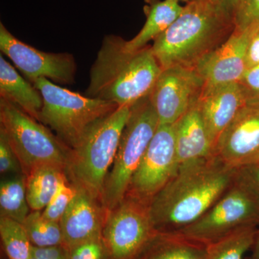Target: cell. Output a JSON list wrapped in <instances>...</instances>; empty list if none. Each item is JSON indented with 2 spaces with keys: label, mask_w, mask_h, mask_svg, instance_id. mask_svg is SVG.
<instances>
[{
  "label": "cell",
  "mask_w": 259,
  "mask_h": 259,
  "mask_svg": "<svg viewBox=\"0 0 259 259\" xmlns=\"http://www.w3.org/2000/svg\"><path fill=\"white\" fill-rule=\"evenodd\" d=\"M237 170L215 155L180 165L148 204L156 229L175 232L198 221L231 187Z\"/></svg>",
  "instance_id": "1"
},
{
  "label": "cell",
  "mask_w": 259,
  "mask_h": 259,
  "mask_svg": "<svg viewBox=\"0 0 259 259\" xmlns=\"http://www.w3.org/2000/svg\"><path fill=\"white\" fill-rule=\"evenodd\" d=\"M118 35H105L90 71L85 96L132 106L152 92L162 71L152 47L126 49Z\"/></svg>",
  "instance_id": "2"
},
{
  "label": "cell",
  "mask_w": 259,
  "mask_h": 259,
  "mask_svg": "<svg viewBox=\"0 0 259 259\" xmlns=\"http://www.w3.org/2000/svg\"><path fill=\"white\" fill-rule=\"evenodd\" d=\"M235 28L234 18L218 0H191L151 47L162 69L175 66L194 69L228 40Z\"/></svg>",
  "instance_id": "3"
},
{
  "label": "cell",
  "mask_w": 259,
  "mask_h": 259,
  "mask_svg": "<svg viewBox=\"0 0 259 259\" xmlns=\"http://www.w3.org/2000/svg\"><path fill=\"white\" fill-rule=\"evenodd\" d=\"M130 112L131 106H119L99 119L70 152L68 178L101 203L107 172L115 160Z\"/></svg>",
  "instance_id": "4"
},
{
  "label": "cell",
  "mask_w": 259,
  "mask_h": 259,
  "mask_svg": "<svg viewBox=\"0 0 259 259\" xmlns=\"http://www.w3.org/2000/svg\"><path fill=\"white\" fill-rule=\"evenodd\" d=\"M0 127L8 136L25 176L42 166L66 171L71 148L47 126L3 97H0Z\"/></svg>",
  "instance_id": "5"
},
{
  "label": "cell",
  "mask_w": 259,
  "mask_h": 259,
  "mask_svg": "<svg viewBox=\"0 0 259 259\" xmlns=\"http://www.w3.org/2000/svg\"><path fill=\"white\" fill-rule=\"evenodd\" d=\"M158 126L159 120L149 95L131 106L128 120L104 188L102 204L106 212L115 208L125 198L135 172Z\"/></svg>",
  "instance_id": "6"
},
{
  "label": "cell",
  "mask_w": 259,
  "mask_h": 259,
  "mask_svg": "<svg viewBox=\"0 0 259 259\" xmlns=\"http://www.w3.org/2000/svg\"><path fill=\"white\" fill-rule=\"evenodd\" d=\"M33 85L44 100L39 122L50 127L71 148L77 145L90 126L119 107L74 93L46 78L37 79Z\"/></svg>",
  "instance_id": "7"
},
{
  "label": "cell",
  "mask_w": 259,
  "mask_h": 259,
  "mask_svg": "<svg viewBox=\"0 0 259 259\" xmlns=\"http://www.w3.org/2000/svg\"><path fill=\"white\" fill-rule=\"evenodd\" d=\"M259 226V197L237 175L234 182L202 218L175 231L204 245L248 226Z\"/></svg>",
  "instance_id": "8"
},
{
  "label": "cell",
  "mask_w": 259,
  "mask_h": 259,
  "mask_svg": "<svg viewBox=\"0 0 259 259\" xmlns=\"http://www.w3.org/2000/svg\"><path fill=\"white\" fill-rule=\"evenodd\" d=\"M148 204L129 194L107 212L102 238L110 259H139L158 233Z\"/></svg>",
  "instance_id": "9"
},
{
  "label": "cell",
  "mask_w": 259,
  "mask_h": 259,
  "mask_svg": "<svg viewBox=\"0 0 259 259\" xmlns=\"http://www.w3.org/2000/svg\"><path fill=\"white\" fill-rule=\"evenodd\" d=\"M179 168L175 126L159 125L135 172L126 194L149 204L177 175Z\"/></svg>",
  "instance_id": "10"
},
{
  "label": "cell",
  "mask_w": 259,
  "mask_h": 259,
  "mask_svg": "<svg viewBox=\"0 0 259 259\" xmlns=\"http://www.w3.org/2000/svg\"><path fill=\"white\" fill-rule=\"evenodd\" d=\"M0 51L32 84L40 78L56 84L74 82L76 64L72 54L38 50L17 38L3 23H0Z\"/></svg>",
  "instance_id": "11"
},
{
  "label": "cell",
  "mask_w": 259,
  "mask_h": 259,
  "mask_svg": "<svg viewBox=\"0 0 259 259\" xmlns=\"http://www.w3.org/2000/svg\"><path fill=\"white\" fill-rule=\"evenodd\" d=\"M204 83L195 69L175 66L162 70L149 95L159 125H174L197 105Z\"/></svg>",
  "instance_id": "12"
},
{
  "label": "cell",
  "mask_w": 259,
  "mask_h": 259,
  "mask_svg": "<svg viewBox=\"0 0 259 259\" xmlns=\"http://www.w3.org/2000/svg\"><path fill=\"white\" fill-rule=\"evenodd\" d=\"M255 24L236 26L226 42L197 64L194 69L203 79L204 89L241 81L247 71V49Z\"/></svg>",
  "instance_id": "13"
},
{
  "label": "cell",
  "mask_w": 259,
  "mask_h": 259,
  "mask_svg": "<svg viewBox=\"0 0 259 259\" xmlns=\"http://www.w3.org/2000/svg\"><path fill=\"white\" fill-rule=\"evenodd\" d=\"M214 155L235 168L259 162V105L238 112L218 139Z\"/></svg>",
  "instance_id": "14"
},
{
  "label": "cell",
  "mask_w": 259,
  "mask_h": 259,
  "mask_svg": "<svg viewBox=\"0 0 259 259\" xmlns=\"http://www.w3.org/2000/svg\"><path fill=\"white\" fill-rule=\"evenodd\" d=\"M76 187V195L60 221L63 245L69 250L102 237L107 216L100 201L82 187Z\"/></svg>",
  "instance_id": "15"
},
{
  "label": "cell",
  "mask_w": 259,
  "mask_h": 259,
  "mask_svg": "<svg viewBox=\"0 0 259 259\" xmlns=\"http://www.w3.org/2000/svg\"><path fill=\"white\" fill-rule=\"evenodd\" d=\"M248 100L239 82L204 89L197 107L207 130L213 149L218 139Z\"/></svg>",
  "instance_id": "16"
},
{
  "label": "cell",
  "mask_w": 259,
  "mask_h": 259,
  "mask_svg": "<svg viewBox=\"0 0 259 259\" xmlns=\"http://www.w3.org/2000/svg\"><path fill=\"white\" fill-rule=\"evenodd\" d=\"M174 126L180 166L187 162L214 156V149L197 104L186 112Z\"/></svg>",
  "instance_id": "17"
},
{
  "label": "cell",
  "mask_w": 259,
  "mask_h": 259,
  "mask_svg": "<svg viewBox=\"0 0 259 259\" xmlns=\"http://www.w3.org/2000/svg\"><path fill=\"white\" fill-rule=\"evenodd\" d=\"M0 97L13 102L28 115L40 121L44 105L41 94L19 74L3 55L0 56Z\"/></svg>",
  "instance_id": "18"
},
{
  "label": "cell",
  "mask_w": 259,
  "mask_h": 259,
  "mask_svg": "<svg viewBox=\"0 0 259 259\" xmlns=\"http://www.w3.org/2000/svg\"><path fill=\"white\" fill-rule=\"evenodd\" d=\"M144 1L146 23L134 38L126 40V49L130 51L140 50L148 46L151 40H154L171 26L184 8L176 0Z\"/></svg>",
  "instance_id": "19"
},
{
  "label": "cell",
  "mask_w": 259,
  "mask_h": 259,
  "mask_svg": "<svg viewBox=\"0 0 259 259\" xmlns=\"http://www.w3.org/2000/svg\"><path fill=\"white\" fill-rule=\"evenodd\" d=\"M139 259H205V245L175 232L158 231Z\"/></svg>",
  "instance_id": "20"
},
{
  "label": "cell",
  "mask_w": 259,
  "mask_h": 259,
  "mask_svg": "<svg viewBox=\"0 0 259 259\" xmlns=\"http://www.w3.org/2000/svg\"><path fill=\"white\" fill-rule=\"evenodd\" d=\"M27 199L31 211L45 209L61 182L67 178L66 171L59 167L42 166L27 175Z\"/></svg>",
  "instance_id": "21"
},
{
  "label": "cell",
  "mask_w": 259,
  "mask_h": 259,
  "mask_svg": "<svg viewBox=\"0 0 259 259\" xmlns=\"http://www.w3.org/2000/svg\"><path fill=\"white\" fill-rule=\"evenodd\" d=\"M27 177L24 174L13 175L0 184V217L23 223L30 214L27 199Z\"/></svg>",
  "instance_id": "22"
},
{
  "label": "cell",
  "mask_w": 259,
  "mask_h": 259,
  "mask_svg": "<svg viewBox=\"0 0 259 259\" xmlns=\"http://www.w3.org/2000/svg\"><path fill=\"white\" fill-rule=\"evenodd\" d=\"M257 226H248L205 245V259H243L253 247Z\"/></svg>",
  "instance_id": "23"
},
{
  "label": "cell",
  "mask_w": 259,
  "mask_h": 259,
  "mask_svg": "<svg viewBox=\"0 0 259 259\" xmlns=\"http://www.w3.org/2000/svg\"><path fill=\"white\" fill-rule=\"evenodd\" d=\"M23 225L33 246L46 248L63 245L60 223L47 219L41 211H31Z\"/></svg>",
  "instance_id": "24"
},
{
  "label": "cell",
  "mask_w": 259,
  "mask_h": 259,
  "mask_svg": "<svg viewBox=\"0 0 259 259\" xmlns=\"http://www.w3.org/2000/svg\"><path fill=\"white\" fill-rule=\"evenodd\" d=\"M0 236L10 259H30L32 248L23 223L0 217Z\"/></svg>",
  "instance_id": "25"
},
{
  "label": "cell",
  "mask_w": 259,
  "mask_h": 259,
  "mask_svg": "<svg viewBox=\"0 0 259 259\" xmlns=\"http://www.w3.org/2000/svg\"><path fill=\"white\" fill-rule=\"evenodd\" d=\"M76 191L77 187L76 184L70 181L68 177L65 179L42 211V215L50 221L60 223L65 212L74 198Z\"/></svg>",
  "instance_id": "26"
},
{
  "label": "cell",
  "mask_w": 259,
  "mask_h": 259,
  "mask_svg": "<svg viewBox=\"0 0 259 259\" xmlns=\"http://www.w3.org/2000/svg\"><path fill=\"white\" fill-rule=\"evenodd\" d=\"M0 172L3 175L23 174L20 161L2 127H0Z\"/></svg>",
  "instance_id": "27"
},
{
  "label": "cell",
  "mask_w": 259,
  "mask_h": 259,
  "mask_svg": "<svg viewBox=\"0 0 259 259\" xmlns=\"http://www.w3.org/2000/svg\"><path fill=\"white\" fill-rule=\"evenodd\" d=\"M70 259H105L106 248L103 238H95L69 250Z\"/></svg>",
  "instance_id": "28"
},
{
  "label": "cell",
  "mask_w": 259,
  "mask_h": 259,
  "mask_svg": "<svg viewBox=\"0 0 259 259\" xmlns=\"http://www.w3.org/2000/svg\"><path fill=\"white\" fill-rule=\"evenodd\" d=\"M236 26L245 28L250 24L259 25V0H242L235 16Z\"/></svg>",
  "instance_id": "29"
},
{
  "label": "cell",
  "mask_w": 259,
  "mask_h": 259,
  "mask_svg": "<svg viewBox=\"0 0 259 259\" xmlns=\"http://www.w3.org/2000/svg\"><path fill=\"white\" fill-rule=\"evenodd\" d=\"M239 83L244 90L248 105H259V65L247 70Z\"/></svg>",
  "instance_id": "30"
},
{
  "label": "cell",
  "mask_w": 259,
  "mask_h": 259,
  "mask_svg": "<svg viewBox=\"0 0 259 259\" xmlns=\"http://www.w3.org/2000/svg\"><path fill=\"white\" fill-rule=\"evenodd\" d=\"M30 259H70L69 250L64 245L46 248L33 246Z\"/></svg>",
  "instance_id": "31"
},
{
  "label": "cell",
  "mask_w": 259,
  "mask_h": 259,
  "mask_svg": "<svg viewBox=\"0 0 259 259\" xmlns=\"http://www.w3.org/2000/svg\"><path fill=\"white\" fill-rule=\"evenodd\" d=\"M238 175L259 197V162L238 168Z\"/></svg>",
  "instance_id": "32"
},
{
  "label": "cell",
  "mask_w": 259,
  "mask_h": 259,
  "mask_svg": "<svg viewBox=\"0 0 259 259\" xmlns=\"http://www.w3.org/2000/svg\"><path fill=\"white\" fill-rule=\"evenodd\" d=\"M259 65V25L255 23L246 54L247 70Z\"/></svg>",
  "instance_id": "33"
},
{
  "label": "cell",
  "mask_w": 259,
  "mask_h": 259,
  "mask_svg": "<svg viewBox=\"0 0 259 259\" xmlns=\"http://www.w3.org/2000/svg\"><path fill=\"white\" fill-rule=\"evenodd\" d=\"M218 1L235 19L242 0H218Z\"/></svg>",
  "instance_id": "34"
},
{
  "label": "cell",
  "mask_w": 259,
  "mask_h": 259,
  "mask_svg": "<svg viewBox=\"0 0 259 259\" xmlns=\"http://www.w3.org/2000/svg\"><path fill=\"white\" fill-rule=\"evenodd\" d=\"M252 248H253V255H252L251 259H259V226L257 228L254 243H253Z\"/></svg>",
  "instance_id": "35"
},
{
  "label": "cell",
  "mask_w": 259,
  "mask_h": 259,
  "mask_svg": "<svg viewBox=\"0 0 259 259\" xmlns=\"http://www.w3.org/2000/svg\"><path fill=\"white\" fill-rule=\"evenodd\" d=\"M176 1L179 2H187V3H189V2L191 1V0H176Z\"/></svg>",
  "instance_id": "36"
}]
</instances>
